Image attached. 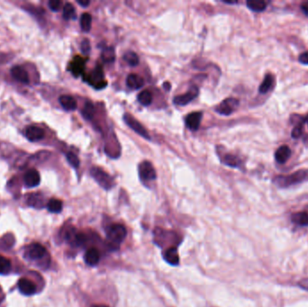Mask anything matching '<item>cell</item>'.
Returning a JSON list of instances; mask_svg holds the SVG:
<instances>
[{
	"instance_id": "14",
	"label": "cell",
	"mask_w": 308,
	"mask_h": 307,
	"mask_svg": "<svg viewBox=\"0 0 308 307\" xmlns=\"http://www.w3.org/2000/svg\"><path fill=\"white\" fill-rule=\"evenodd\" d=\"M24 181L25 184L27 187H35L39 186L40 182H41V177L40 174L36 169H29L28 171H26L25 176H24Z\"/></svg>"
},
{
	"instance_id": "39",
	"label": "cell",
	"mask_w": 308,
	"mask_h": 307,
	"mask_svg": "<svg viewBox=\"0 0 308 307\" xmlns=\"http://www.w3.org/2000/svg\"><path fill=\"white\" fill-rule=\"evenodd\" d=\"M301 10L306 15H308V1L304 2L301 5Z\"/></svg>"
},
{
	"instance_id": "31",
	"label": "cell",
	"mask_w": 308,
	"mask_h": 307,
	"mask_svg": "<svg viewBox=\"0 0 308 307\" xmlns=\"http://www.w3.org/2000/svg\"><path fill=\"white\" fill-rule=\"evenodd\" d=\"M82 115L88 120H91L93 118V116L95 115V107H94L92 103H86L83 110H82Z\"/></svg>"
},
{
	"instance_id": "38",
	"label": "cell",
	"mask_w": 308,
	"mask_h": 307,
	"mask_svg": "<svg viewBox=\"0 0 308 307\" xmlns=\"http://www.w3.org/2000/svg\"><path fill=\"white\" fill-rule=\"evenodd\" d=\"M297 286L299 288H302V289L308 291V277L301 279V280L297 282Z\"/></svg>"
},
{
	"instance_id": "32",
	"label": "cell",
	"mask_w": 308,
	"mask_h": 307,
	"mask_svg": "<svg viewBox=\"0 0 308 307\" xmlns=\"http://www.w3.org/2000/svg\"><path fill=\"white\" fill-rule=\"evenodd\" d=\"M224 162L227 166L233 167V168H236L240 165V160L236 156L231 155V154H228L225 156Z\"/></svg>"
},
{
	"instance_id": "25",
	"label": "cell",
	"mask_w": 308,
	"mask_h": 307,
	"mask_svg": "<svg viewBox=\"0 0 308 307\" xmlns=\"http://www.w3.org/2000/svg\"><path fill=\"white\" fill-rule=\"evenodd\" d=\"M12 269L11 261L6 257L0 255V275H7Z\"/></svg>"
},
{
	"instance_id": "41",
	"label": "cell",
	"mask_w": 308,
	"mask_h": 307,
	"mask_svg": "<svg viewBox=\"0 0 308 307\" xmlns=\"http://www.w3.org/2000/svg\"><path fill=\"white\" fill-rule=\"evenodd\" d=\"M91 307H109L108 306H107V305H94V306H92Z\"/></svg>"
},
{
	"instance_id": "16",
	"label": "cell",
	"mask_w": 308,
	"mask_h": 307,
	"mask_svg": "<svg viewBox=\"0 0 308 307\" xmlns=\"http://www.w3.org/2000/svg\"><path fill=\"white\" fill-rule=\"evenodd\" d=\"M100 258H101V255H100L99 250H97L96 248L92 247L86 251L85 256H84V261H85V262L87 263V265L94 267L99 263Z\"/></svg>"
},
{
	"instance_id": "21",
	"label": "cell",
	"mask_w": 308,
	"mask_h": 307,
	"mask_svg": "<svg viewBox=\"0 0 308 307\" xmlns=\"http://www.w3.org/2000/svg\"><path fill=\"white\" fill-rule=\"evenodd\" d=\"M85 62H86V60L80 57L75 58L74 61L71 62V71L75 77H78L79 75L83 73Z\"/></svg>"
},
{
	"instance_id": "23",
	"label": "cell",
	"mask_w": 308,
	"mask_h": 307,
	"mask_svg": "<svg viewBox=\"0 0 308 307\" xmlns=\"http://www.w3.org/2000/svg\"><path fill=\"white\" fill-rule=\"evenodd\" d=\"M273 83H274L273 75H271L270 73H268L264 77L262 83L261 84V86L259 88V92L261 94H267L269 91L272 90Z\"/></svg>"
},
{
	"instance_id": "15",
	"label": "cell",
	"mask_w": 308,
	"mask_h": 307,
	"mask_svg": "<svg viewBox=\"0 0 308 307\" xmlns=\"http://www.w3.org/2000/svg\"><path fill=\"white\" fill-rule=\"evenodd\" d=\"M291 222L297 227H308V210L293 213L290 216Z\"/></svg>"
},
{
	"instance_id": "34",
	"label": "cell",
	"mask_w": 308,
	"mask_h": 307,
	"mask_svg": "<svg viewBox=\"0 0 308 307\" xmlns=\"http://www.w3.org/2000/svg\"><path fill=\"white\" fill-rule=\"evenodd\" d=\"M66 157H67L68 162H69L73 168L77 169V168L79 167L80 161L78 160L77 155H75V154H72V153H68L67 155H66Z\"/></svg>"
},
{
	"instance_id": "29",
	"label": "cell",
	"mask_w": 308,
	"mask_h": 307,
	"mask_svg": "<svg viewBox=\"0 0 308 307\" xmlns=\"http://www.w3.org/2000/svg\"><path fill=\"white\" fill-rule=\"evenodd\" d=\"M63 18L66 20L75 19L76 18L75 8L71 3L65 4L64 7H63Z\"/></svg>"
},
{
	"instance_id": "35",
	"label": "cell",
	"mask_w": 308,
	"mask_h": 307,
	"mask_svg": "<svg viewBox=\"0 0 308 307\" xmlns=\"http://www.w3.org/2000/svg\"><path fill=\"white\" fill-rule=\"evenodd\" d=\"M48 5H49V7L51 10L54 11V12H57L61 8L62 2L60 0H51V1H49Z\"/></svg>"
},
{
	"instance_id": "37",
	"label": "cell",
	"mask_w": 308,
	"mask_h": 307,
	"mask_svg": "<svg viewBox=\"0 0 308 307\" xmlns=\"http://www.w3.org/2000/svg\"><path fill=\"white\" fill-rule=\"evenodd\" d=\"M299 62L302 64L308 65V51L303 52L298 58Z\"/></svg>"
},
{
	"instance_id": "11",
	"label": "cell",
	"mask_w": 308,
	"mask_h": 307,
	"mask_svg": "<svg viewBox=\"0 0 308 307\" xmlns=\"http://www.w3.org/2000/svg\"><path fill=\"white\" fill-rule=\"evenodd\" d=\"M17 288L21 294L25 295H32L36 293V286L28 278H21L17 283Z\"/></svg>"
},
{
	"instance_id": "9",
	"label": "cell",
	"mask_w": 308,
	"mask_h": 307,
	"mask_svg": "<svg viewBox=\"0 0 308 307\" xmlns=\"http://www.w3.org/2000/svg\"><path fill=\"white\" fill-rule=\"evenodd\" d=\"M85 78L88 79L89 83L93 85L96 89H98V90L105 88V86L107 85V82H105L103 79V71L101 67H99V66L96 67L93 72Z\"/></svg>"
},
{
	"instance_id": "24",
	"label": "cell",
	"mask_w": 308,
	"mask_h": 307,
	"mask_svg": "<svg viewBox=\"0 0 308 307\" xmlns=\"http://www.w3.org/2000/svg\"><path fill=\"white\" fill-rule=\"evenodd\" d=\"M246 5L253 12H263L267 8V3L262 0H249Z\"/></svg>"
},
{
	"instance_id": "5",
	"label": "cell",
	"mask_w": 308,
	"mask_h": 307,
	"mask_svg": "<svg viewBox=\"0 0 308 307\" xmlns=\"http://www.w3.org/2000/svg\"><path fill=\"white\" fill-rule=\"evenodd\" d=\"M24 256L29 261H38L48 256V253L42 244L34 243L26 248Z\"/></svg>"
},
{
	"instance_id": "27",
	"label": "cell",
	"mask_w": 308,
	"mask_h": 307,
	"mask_svg": "<svg viewBox=\"0 0 308 307\" xmlns=\"http://www.w3.org/2000/svg\"><path fill=\"white\" fill-rule=\"evenodd\" d=\"M47 209L51 213L57 214L62 210V202L56 199H52L47 204Z\"/></svg>"
},
{
	"instance_id": "10",
	"label": "cell",
	"mask_w": 308,
	"mask_h": 307,
	"mask_svg": "<svg viewBox=\"0 0 308 307\" xmlns=\"http://www.w3.org/2000/svg\"><path fill=\"white\" fill-rule=\"evenodd\" d=\"M198 96H199L198 88L192 87L190 90L186 92V94L175 96L173 102L175 105H178V106H186L188 103L191 102L193 99H195Z\"/></svg>"
},
{
	"instance_id": "28",
	"label": "cell",
	"mask_w": 308,
	"mask_h": 307,
	"mask_svg": "<svg viewBox=\"0 0 308 307\" xmlns=\"http://www.w3.org/2000/svg\"><path fill=\"white\" fill-rule=\"evenodd\" d=\"M138 101L141 103L142 106L148 107L150 106L153 102V95L150 91L148 90H143L138 96Z\"/></svg>"
},
{
	"instance_id": "4",
	"label": "cell",
	"mask_w": 308,
	"mask_h": 307,
	"mask_svg": "<svg viewBox=\"0 0 308 307\" xmlns=\"http://www.w3.org/2000/svg\"><path fill=\"white\" fill-rule=\"evenodd\" d=\"M90 174L92 178L96 180V183L104 189L109 190L114 186V180L112 179V177L106 171H104L102 169L93 167L90 169Z\"/></svg>"
},
{
	"instance_id": "2",
	"label": "cell",
	"mask_w": 308,
	"mask_h": 307,
	"mask_svg": "<svg viewBox=\"0 0 308 307\" xmlns=\"http://www.w3.org/2000/svg\"><path fill=\"white\" fill-rule=\"evenodd\" d=\"M308 181V169H299L290 175H278L273 179V183L280 188L301 184Z\"/></svg>"
},
{
	"instance_id": "13",
	"label": "cell",
	"mask_w": 308,
	"mask_h": 307,
	"mask_svg": "<svg viewBox=\"0 0 308 307\" xmlns=\"http://www.w3.org/2000/svg\"><path fill=\"white\" fill-rule=\"evenodd\" d=\"M202 117H203V114L201 112H193L189 115H186V119H185L186 127L190 129L191 131H197L200 126Z\"/></svg>"
},
{
	"instance_id": "3",
	"label": "cell",
	"mask_w": 308,
	"mask_h": 307,
	"mask_svg": "<svg viewBox=\"0 0 308 307\" xmlns=\"http://www.w3.org/2000/svg\"><path fill=\"white\" fill-rule=\"evenodd\" d=\"M154 243L161 248L167 246V248L176 246V243H180V239L176 232L171 230L156 228L154 230ZM166 248V249H167Z\"/></svg>"
},
{
	"instance_id": "18",
	"label": "cell",
	"mask_w": 308,
	"mask_h": 307,
	"mask_svg": "<svg viewBox=\"0 0 308 307\" xmlns=\"http://www.w3.org/2000/svg\"><path fill=\"white\" fill-rule=\"evenodd\" d=\"M11 75L15 80L19 81L21 83L28 84L30 82L27 71L21 66H15L14 68H12Z\"/></svg>"
},
{
	"instance_id": "8",
	"label": "cell",
	"mask_w": 308,
	"mask_h": 307,
	"mask_svg": "<svg viewBox=\"0 0 308 307\" xmlns=\"http://www.w3.org/2000/svg\"><path fill=\"white\" fill-rule=\"evenodd\" d=\"M239 106V100L233 97L226 98L219 105L216 111L220 115H229L234 112Z\"/></svg>"
},
{
	"instance_id": "7",
	"label": "cell",
	"mask_w": 308,
	"mask_h": 307,
	"mask_svg": "<svg viewBox=\"0 0 308 307\" xmlns=\"http://www.w3.org/2000/svg\"><path fill=\"white\" fill-rule=\"evenodd\" d=\"M139 175L141 180L153 181L156 179V171L150 161H142L139 165Z\"/></svg>"
},
{
	"instance_id": "17",
	"label": "cell",
	"mask_w": 308,
	"mask_h": 307,
	"mask_svg": "<svg viewBox=\"0 0 308 307\" xmlns=\"http://www.w3.org/2000/svg\"><path fill=\"white\" fill-rule=\"evenodd\" d=\"M26 137L30 141H38L45 138V131L40 127L31 125L26 130Z\"/></svg>"
},
{
	"instance_id": "1",
	"label": "cell",
	"mask_w": 308,
	"mask_h": 307,
	"mask_svg": "<svg viewBox=\"0 0 308 307\" xmlns=\"http://www.w3.org/2000/svg\"><path fill=\"white\" fill-rule=\"evenodd\" d=\"M127 234L126 228L121 224H112L107 229V245L111 250L119 249Z\"/></svg>"
},
{
	"instance_id": "40",
	"label": "cell",
	"mask_w": 308,
	"mask_h": 307,
	"mask_svg": "<svg viewBox=\"0 0 308 307\" xmlns=\"http://www.w3.org/2000/svg\"><path fill=\"white\" fill-rule=\"evenodd\" d=\"M90 1L89 0H86V1H81V0H77V4L78 5H80V6H82V7H88L89 5H90Z\"/></svg>"
},
{
	"instance_id": "33",
	"label": "cell",
	"mask_w": 308,
	"mask_h": 307,
	"mask_svg": "<svg viewBox=\"0 0 308 307\" xmlns=\"http://www.w3.org/2000/svg\"><path fill=\"white\" fill-rule=\"evenodd\" d=\"M103 60L106 62H111L115 60V51L112 47H108L103 51Z\"/></svg>"
},
{
	"instance_id": "22",
	"label": "cell",
	"mask_w": 308,
	"mask_h": 307,
	"mask_svg": "<svg viewBox=\"0 0 308 307\" xmlns=\"http://www.w3.org/2000/svg\"><path fill=\"white\" fill-rule=\"evenodd\" d=\"M126 84L132 90H139L144 85V80L137 74H130L126 79Z\"/></svg>"
},
{
	"instance_id": "19",
	"label": "cell",
	"mask_w": 308,
	"mask_h": 307,
	"mask_svg": "<svg viewBox=\"0 0 308 307\" xmlns=\"http://www.w3.org/2000/svg\"><path fill=\"white\" fill-rule=\"evenodd\" d=\"M291 154L292 153L290 148L287 145H282L277 150L275 153V160L277 163L284 164L289 160V158L291 157Z\"/></svg>"
},
{
	"instance_id": "26",
	"label": "cell",
	"mask_w": 308,
	"mask_h": 307,
	"mask_svg": "<svg viewBox=\"0 0 308 307\" xmlns=\"http://www.w3.org/2000/svg\"><path fill=\"white\" fill-rule=\"evenodd\" d=\"M92 25V16L89 13H84L80 17V27L83 32H90Z\"/></svg>"
},
{
	"instance_id": "6",
	"label": "cell",
	"mask_w": 308,
	"mask_h": 307,
	"mask_svg": "<svg viewBox=\"0 0 308 307\" xmlns=\"http://www.w3.org/2000/svg\"><path fill=\"white\" fill-rule=\"evenodd\" d=\"M123 120L125 122V123L128 125L130 128L134 130L136 134L142 136L143 138L150 140L151 137L148 134L147 130L144 128V126L141 124L140 122L136 120L134 116H132L129 114H124L123 115Z\"/></svg>"
},
{
	"instance_id": "12",
	"label": "cell",
	"mask_w": 308,
	"mask_h": 307,
	"mask_svg": "<svg viewBox=\"0 0 308 307\" xmlns=\"http://www.w3.org/2000/svg\"><path fill=\"white\" fill-rule=\"evenodd\" d=\"M162 256H163L164 261L169 263V265L177 266L180 263V256H179L177 246H172V247L167 248L163 251Z\"/></svg>"
},
{
	"instance_id": "36",
	"label": "cell",
	"mask_w": 308,
	"mask_h": 307,
	"mask_svg": "<svg viewBox=\"0 0 308 307\" xmlns=\"http://www.w3.org/2000/svg\"><path fill=\"white\" fill-rule=\"evenodd\" d=\"M81 51H82V53H84L85 55H87V54L90 53V44L89 40L85 39V40L82 41V43H81Z\"/></svg>"
},
{
	"instance_id": "30",
	"label": "cell",
	"mask_w": 308,
	"mask_h": 307,
	"mask_svg": "<svg viewBox=\"0 0 308 307\" xmlns=\"http://www.w3.org/2000/svg\"><path fill=\"white\" fill-rule=\"evenodd\" d=\"M123 60L131 66H136L139 64V57L134 51H127L123 55Z\"/></svg>"
},
{
	"instance_id": "20",
	"label": "cell",
	"mask_w": 308,
	"mask_h": 307,
	"mask_svg": "<svg viewBox=\"0 0 308 307\" xmlns=\"http://www.w3.org/2000/svg\"><path fill=\"white\" fill-rule=\"evenodd\" d=\"M60 104L62 105V107L68 111H74L77 108V101L75 100L74 97H72L69 95H62L60 96L59 98Z\"/></svg>"
}]
</instances>
